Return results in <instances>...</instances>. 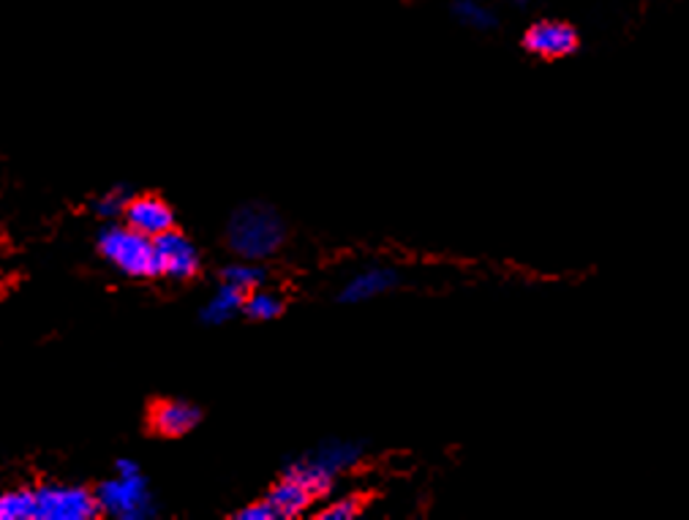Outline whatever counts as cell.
<instances>
[{"instance_id": "2e32d148", "label": "cell", "mask_w": 689, "mask_h": 520, "mask_svg": "<svg viewBox=\"0 0 689 520\" xmlns=\"http://www.w3.org/2000/svg\"><path fill=\"white\" fill-rule=\"evenodd\" d=\"M264 270L257 264H232V268L223 270V283L240 289V292H253V289L262 287Z\"/></svg>"}, {"instance_id": "d6986e66", "label": "cell", "mask_w": 689, "mask_h": 520, "mask_svg": "<svg viewBox=\"0 0 689 520\" xmlns=\"http://www.w3.org/2000/svg\"><path fill=\"white\" fill-rule=\"evenodd\" d=\"M238 520H278V518L268 501H259V504H251L246 507V510H240Z\"/></svg>"}, {"instance_id": "9c48e42d", "label": "cell", "mask_w": 689, "mask_h": 520, "mask_svg": "<svg viewBox=\"0 0 689 520\" xmlns=\"http://www.w3.org/2000/svg\"><path fill=\"white\" fill-rule=\"evenodd\" d=\"M150 422H153V428L161 437H183L199 422V411L191 403L164 401L153 409Z\"/></svg>"}, {"instance_id": "52a82bcc", "label": "cell", "mask_w": 689, "mask_h": 520, "mask_svg": "<svg viewBox=\"0 0 689 520\" xmlns=\"http://www.w3.org/2000/svg\"><path fill=\"white\" fill-rule=\"evenodd\" d=\"M126 227H131L134 232L144 234V238H159L172 229V210L164 199L159 197H131L129 204L123 210Z\"/></svg>"}, {"instance_id": "e0dca14e", "label": "cell", "mask_w": 689, "mask_h": 520, "mask_svg": "<svg viewBox=\"0 0 689 520\" xmlns=\"http://www.w3.org/2000/svg\"><path fill=\"white\" fill-rule=\"evenodd\" d=\"M129 199H131V193L123 191V189L107 191L104 197H101L99 202H96V213L104 216V219H118V216H123V210H126V204H129Z\"/></svg>"}, {"instance_id": "5b68a950", "label": "cell", "mask_w": 689, "mask_h": 520, "mask_svg": "<svg viewBox=\"0 0 689 520\" xmlns=\"http://www.w3.org/2000/svg\"><path fill=\"white\" fill-rule=\"evenodd\" d=\"M153 246H156V262H159V276L178 278V281H186V278L197 276L199 253L186 234L169 229V232L159 234V238L153 240Z\"/></svg>"}, {"instance_id": "ac0fdd59", "label": "cell", "mask_w": 689, "mask_h": 520, "mask_svg": "<svg viewBox=\"0 0 689 520\" xmlns=\"http://www.w3.org/2000/svg\"><path fill=\"white\" fill-rule=\"evenodd\" d=\"M362 512V501L358 499V496H347V499L336 501V504L328 507V510L319 512V518L322 520H352L358 518Z\"/></svg>"}, {"instance_id": "7c38bea8", "label": "cell", "mask_w": 689, "mask_h": 520, "mask_svg": "<svg viewBox=\"0 0 689 520\" xmlns=\"http://www.w3.org/2000/svg\"><path fill=\"white\" fill-rule=\"evenodd\" d=\"M360 456H362L360 444H352V441H330V444H322L317 452H313V456H308V458L317 461L322 469H328L330 474H338V471L358 463Z\"/></svg>"}, {"instance_id": "277c9868", "label": "cell", "mask_w": 689, "mask_h": 520, "mask_svg": "<svg viewBox=\"0 0 689 520\" xmlns=\"http://www.w3.org/2000/svg\"><path fill=\"white\" fill-rule=\"evenodd\" d=\"M99 512V499L88 488L44 486L36 491V520H90Z\"/></svg>"}, {"instance_id": "ba28073f", "label": "cell", "mask_w": 689, "mask_h": 520, "mask_svg": "<svg viewBox=\"0 0 689 520\" xmlns=\"http://www.w3.org/2000/svg\"><path fill=\"white\" fill-rule=\"evenodd\" d=\"M396 283H398L396 270H390V268L362 270L360 276H355L352 281L343 287L341 302H366V300L377 298V294H385V292H390V289H396Z\"/></svg>"}, {"instance_id": "8992f818", "label": "cell", "mask_w": 689, "mask_h": 520, "mask_svg": "<svg viewBox=\"0 0 689 520\" xmlns=\"http://www.w3.org/2000/svg\"><path fill=\"white\" fill-rule=\"evenodd\" d=\"M523 47L542 60H559L578 50V33L567 22H537L526 30Z\"/></svg>"}, {"instance_id": "5bb4252c", "label": "cell", "mask_w": 689, "mask_h": 520, "mask_svg": "<svg viewBox=\"0 0 689 520\" xmlns=\"http://www.w3.org/2000/svg\"><path fill=\"white\" fill-rule=\"evenodd\" d=\"M0 520H36V493L11 491L0 496Z\"/></svg>"}, {"instance_id": "9a60e30c", "label": "cell", "mask_w": 689, "mask_h": 520, "mask_svg": "<svg viewBox=\"0 0 689 520\" xmlns=\"http://www.w3.org/2000/svg\"><path fill=\"white\" fill-rule=\"evenodd\" d=\"M243 311L249 313L251 319H259V322H270V319L281 317L283 302L273 292H264V289H253V292L243 302Z\"/></svg>"}, {"instance_id": "30bf717a", "label": "cell", "mask_w": 689, "mask_h": 520, "mask_svg": "<svg viewBox=\"0 0 689 520\" xmlns=\"http://www.w3.org/2000/svg\"><path fill=\"white\" fill-rule=\"evenodd\" d=\"M264 501L273 507L278 520H287V518H298L300 512H306L308 504L313 501V493L308 491L306 486H300L298 480H292V477H283L273 491L268 493V499Z\"/></svg>"}, {"instance_id": "3957f363", "label": "cell", "mask_w": 689, "mask_h": 520, "mask_svg": "<svg viewBox=\"0 0 689 520\" xmlns=\"http://www.w3.org/2000/svg\"><path fill=\"white\" fill-rule=\"evenodd\" d=\"M99 510L118 520H144L156 516L153 496L139 471H118L96 493Z\"/></svg>"}, {"instance_id": "4fadbf2b", "label": "cell", "mask_w": 689, "mask_h": 520, "mask_svg": "<svg viewBox=\"0 0 689 520\" xmlns=\"http://www.w3.org/2000/svg\"><path fill=\"white\" fill-rule=\"evenodd\" d=\"M287 477L298 480L300 486H306L313 496L328 493L330 488H332V480H336V474H330L328 469H322V466H319L317 461H311V458H306V461L294 463L292 469L287 471Z\"/></svg>"}, {"instance_id": "ffe728a7", "label": "cell", "mask_w": 689, "mask_h": 520, "mask_svg": "<svg viewBox=\"0 0 689 520\" xmlns=\"http://www.w3.org/2000/svg\"><path fill=\"white\" fill-rule=\"evenodd\" d=\"M458 14L463 17V20L469 22V26H480V28H486V26H491V14H488V11H482L480 6H471V3H463L461 9H458Z\"/></svg>"}, {"instance_id": "7a4b0ae2", "label": "cell", "mask_w": 689, "mask_h": 520, "mask_svg": "<svg viewBox=\"0 0 689 520\" xmlns=\"http://www.w3.org/2000/svg\"><path fill=\"white\" fill-rule=\"evenodd\" d=\"M99 251L120 273L134 278L159 276L153 238H144L131 227H107L99 238Z\"/></svg>"}, {"instance_id": "8fae6325", "label": "cell", "mask_w": 689, "mask_h": 520, "mask_svg": "<svg viewBox=\"0 0 689 520\" xmlns=\"http://www.w3.org/2000/svg\"><path fill=\"white\" fill-rule=\"evenodd\" d=\"M243 302H246V292H240V289L229 287V283H221L219 292H216L213 298L208 300V306H204L202 319L208 324L229 322V319H232L234 313L243 311Z\"/></svg>"}, {"instance_id": "6da1fadb", "label": "cell", "mask_w": 689, "mask_h": 520, "mask_svg": "<svg viewBox=\"0 0 689 520\" xmlns=\"http://www.w3.org/2000/svg\"><path fill=\"white\" fill-rule=\"evenodd\" d=\"M283 238H287V227H283L281 216L273 208H264V204H249V208H240L232 216L227 229L229 248H232L238 257L249 259V262H259V259H268L281 248Z\"/></svg>"}]
</instances>
